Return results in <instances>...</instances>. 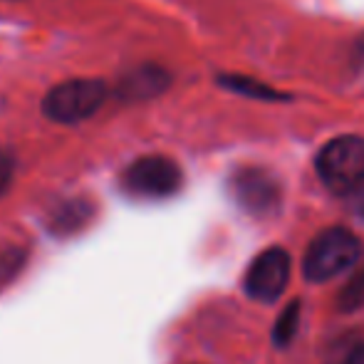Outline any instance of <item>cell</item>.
Returning <instances> with one entry per match:
<instances>
[{
    "instance_id": "cell-9",
    "label": "cell",
    "mask_w": 364,
    "mask_h": 364,
    "mask_svg": "<svg viewBox=\"0 0 364 364\" xmlns=\"http://www.w3.org/2000/svg\"><path fill=\"white\" fill-rule=\"evenodd\" d=\"M92 213H95V208H92L87 201H82V198L65 201L63 206L53 213L50 225H53L55 233H63V235L65 233H75L77 228H82V225L92 218Z\"/></svg>"
},
{
    "instance_id": "cell-6",
    "label": "cell",
    "mask_w": 364,
    "mask_h": 364,
    "mask_svg": "<svg viewBox=\"0 0 364 364\" xmlns=\"http://www.w3.org/2000/svg\"><path fill=\"white\" fill-rule=\"evenodd\" d=\"M230 193L250 216H268L280 206V186L265 168H238L230 178Z\"/></svg>"
},
{
    "instance_id": "cell-13",
    "label": "cell",
    "mask_w": 364,
    "mask_h": 364,
    "mask_svg": "<svg viewBox=\"0 0 364 364\" xmlns=\"http://www.w3.org/2000/svg\"><path fill=\"white\" fill-rule=\"evenodd\" d=\"M357 216L364 220V191L360 193V198H357Z\"/></svg>"
},
{
    "instance_id": "cell-10",
    "label": "cell",
    "mask_w": 364,
    "mask_h": 364,
    "mask_svg": "<svg viewBox=\"0 0 364 364\" xmlns=\"http://www.w3.org/2000/svg\"><path fill=\"white\" fill-rule=\"evenodd\" d=\"M297 322H300V302L292 300L288 307L283 310V315L278 317L273 330V342L278 347H288L297 332Z\"/></svg>"
},
{
    "instance_id": "cell-3",
    "label": "cell",
    "mask_w": 364,
    "mask_h": 364,
    "mask_svg": "<svg viewBox=\"0 0 364 364\" xmlns=\"http://www.w3.org/2000/svg\"><path fill=\"white\" fill-rule=\"evenodd\" d=\"M107 85L95 77H77L55 85L45 95L43 112L55 124H80L102 109L107 102Z\"/></svg>"
},
{
    "instance_id": "cell-5",
    "label": "cell",
    "mask_w": 364,
    "mask_h": 364,
    "mask_svg": "<svg viewBox=\"0 0 364 364\" xmlns=\"http://www.w3.org/2000/svg\"><path fill=\"white\" fill-rule=\"evenodd\" d=\"M290 280V255L280 245L268 248L248 265L245 273V295L253 297L255 302L273 305L288 288Z\"/></svg>"
},
{
    "instance_id": "cell-11",
    "label": "cell",
    "mask_w": 364,
    "mask_h": 364,
    "mask_svg": "<svg viewBox=\"0 0 364 364\" xmlns=\"http://www.w3.org/2000/svg\"><path fill=\"white\" fill-rule=\"evenodd\" d=\"M13 176H15V159L5 149H0V196L8 191V186L13 183Z\"/></svg>"
},
{
    "instance_id": "cell-2",
    "label": "cell",
    "mask_w": 364,
    "mask_h": 364,
    "mask_svg": "<svg viewBox=\"0 0 364 364\" xmlns=\"http://www.w3.org/2000/svg\"><path fill=\"white\" fill-rule=\"evenodd\" d=\"M362 243L352 230L335 225L310 240L302 258V273L310 283H327L340 273L350 270L360 260Z\"/></svg>"
},
{
    "instance_id": "cell-4",
    "label": "cell",
    "mask_w": 364,
    "mask_h": 364,
    "mask_svg": "<svg viewBox=\"0 0 364 364\" xmlns=\"http://www.w3.org/2000/svg\"><path fill=\"white\" fill-rule=\"evenodd\" d=\"M183 171L173 159L161 156V154H149L139 156L124 168L122 173V186L127 193L136 198H168L181 188Z\"/></svg>"
},
{
    "instance_id": "cell-1",
    "label": "cell",
    "mask_w": 364,
    "mask_h": 364,
    "mask_svg": "<svg viewBox=\"0 0 364 364\" xmlns=\"http://www.w3.org/2000/svg\"><path fill=\"white\" fill-rule=\"evenodd\" d=\"M322 186L337 196H350L364 186V139L342 134L330 139L315 156Z\"/></svg>"
},
{
    "instance_id": "cell-8",
    "label": "cell",
    "mask_w": 364,
    "mask_h": 364,
    "mask_svg": "<svg viewBox=\"0 0 364 364\" xmlns=\"http://www.w3.org/2000/svg\"><path fill=\"white\" fill-rule=\"evenodd\" d=\"M216 82L223 90L235 92L240 97H253V100H265V102H275V100H288L285 92H278L273 87L263 85L255 77H245V75H218Z\"/></svg>"
},
{
    "instance_id": "cell-12",
    "label": "cell",
    "mask_w": 364,
    "mask_h": 364,
    "mask_svg": "<svg viewBox=\"0 0 364 364\" xmlns=\"http://www.w3.org/2000/svg\"><path fill=\"white\" fill-rule=\"evenodd\" d=\"M337 364H364V342H360V345H355L350 352H347L345 357H342Z\"/></svg>"
},
{
    "instance_id": "cell-7",
    "label": "cell",
    "mask_w": 364,
    "mask_h": 364,
    "mask_svg": "<svg viewBox=\"0 0 364 364\" xmlns=\"http://www.w3.org/2000/svg\"><path fill=\"white\" fill-rule=\"evenodd\" d=\"M171 85V75L161 68V65H154V63H144L139 68L129 70L119 82H117V97L122 102H149V100H156L159 95L168 90Z\"/></svg>"
}]
</instances>
